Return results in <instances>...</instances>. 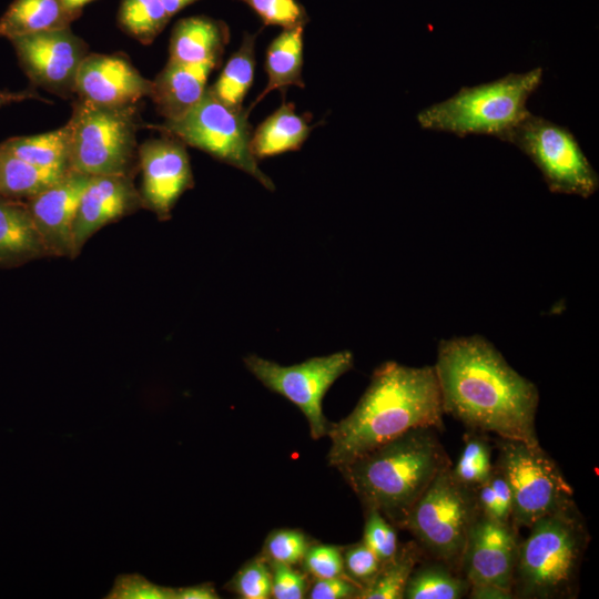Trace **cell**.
<instances>
[{"label":"cell","instance_id":"cell-35","mask_svg":"<svg viewBox=\"0 0 599 599\" xmlns=\"http://www.w3.org/2000/svg\"><path fill=\"white\" fill-rule=\"evenodd\" d=\"M308 541L306 536L294 529H280L272 531L264 545V557L271 562L296 565L303 560Z\"/></svg>","mask_w":599,"mask_h":599},{"label":"cell","instance_id":"cell-11","mask_svg":"<svg viewBox=\"0 0 599 599\" xmlns=\"http://www.w3.org/2000/svg\"><path fill=\"white\" fill-rule=\"evenodd\" d=\"M246 368L271 392L293 403L305 416L314 439L327 435L331 424L323 414L322 400L329 387L354 366L349 351L312 357L282 366L257 355L244 358Z\"/></svg>","mask_w":599,"mask_h":599},{"label":"cell","instance_id":"cell-43","mask_svg":"<svg viewBox=\"0 0 599 599\" xmlns=\"http://www.w3.org/2000/svg\"><path fill=\"white\" fill-rule=\"evenodd\" d=\"M26 100H40V101L48 102L47 99L42 98L33 89H26L22 91L0 90V108L11 104V103L22 102Z\"/></svg>","mask_w":599,"mask_h":599},{"label":"cell","instance_id":"cell-22","mask_svg":"<svg viewBox=\"0 0 599 599\" xmlns=\"http://www.w3.org/2000/svg\"><path fill=\"white\" fill-rule=\"evenodd\" d=\"M79 17L62 0H13L0 17V37L10 40L68 28Z\"/></svg>","mask_w":599,"mask_h":599},{"label":"cell","instance_id":"cell-42","mask_svg":"<svg viewBox=\"0 0 599 599\" xmlns=\"http://www.w3.org/2000/svg\"><path fill=\"white\" fill-rule=\"evenodd\" d=\"M214 587L211 583H201L185 588L175 589L174 599H216Z\"/></svg>","mask_w":599,"mask_h":599},{"label":"cell","instance_id":"cell-29","mask_svg":"<svg viewBox=\"0 0 599 599\" xmlns=\"http://www.w3.org/2000/svg\"><path fill=\"white\" fill-rule=\"evenodd\" d=\"M170 19L160 0H121L118 11L119 27L143 44L152 43Z\"/></svg>","mask_w":599,"mask_h":599},{"label":"cell","instance_id":"cell-38","mask_svg":"<svg viewBox=\"0 0 599 599\" xmlns=\"http://www.w3.org/2000/svg\"><path fill=\"white\" fill-rule=\"evenodd\" d=\"M302 561L305 570L315 578L344 576L343 552L336 546L308 547Z\"/></svg>","mask_w":599,"mask_h":599},{"label":"cell","instance_id":"cell-32","mask_svg":"<svg viewBox=\"0 0 599 599\" xmlns=\"http://www.w3.org/2000/svg\"><path fill=\"white\" fill-rule=\"evenodd\" d=\"M247 4L264 26H278L283 29L304 27L309 22L304 6L297 0H237Z\"/></svg>","mask_w":599,"mask_h":599},{"label":"cell","instance_id":"cell-20","mask_svg":"<svg viewBox=\"0 0 599 599\" xmlns=\"http://www.w3.org/2000/svg\"><path fill=\"white\" fill-rule=\"evenodd\" d=\"M49 255L27 202L0 195V266Z\"/></svg>","mask_w":599,"mask_h":599},{"label":"cell","instance_id":"cell-33","mask_svg":"<svg viewBox=\"0 0 599 599\" xmlns=\"http://www.w3.org/2000/svg\"><path fill=\"white\" fill-rule=\"evenodd\" d=\"M265 557L246 562L230 582V589L243 599H267L272 592L271 567Z\"/></svg>","mask_w":599,"mask_h":599},{"label":"cell","instance_id":"cell-13","mask_svg":"<svg viewBox=\"0 0 599 599\" xmlns=\"http://www.w3.org/2000/svg\"><path fill=\"white\" fill-rule=\"evenodd\" d=\"M142 171L141 202L162 220L169 219L179 197L194 184L185 144L169 135L138 149Z\"/></svg>","mask_w":599,"mask_h":599},{"label":"cell","instance_id":"cell-23","mask_svg":"<svg viewBox=\"0 0 599 599\" xmlns=\"http://www.w3.org/2000/svg\"><path fill=\"white\" fill-rule=\"evenodd\" d=\"M304 27L284 29L266 49L264 70L268 77L266 88L250 105L252 110L267 93L281 90L284 94L288 87L304 88L302 78Z\"/></svg>","mask_w":599,"mask_h":599},{"label":"cell","instance_id":"cell-28","mask_svg":"<svg viewBox=\"0 0 599 599\" xmlns=\"http://www.w3.org/2000/svg\"><path fill=\"white\" fill-rule=\"evenodd\" d=\"M426 556L416 540L399 545L395 556L382 564L373 582L357 599H403L414 568Z\"/></svg>","mask_w":599,"mask_h":599},{"label":"cell","instance_id":"cell-41","mask_svg":"<svg viewBox=\"0 0 599 599\" xmlns=\"http://www.w3.org/2000/svg\"><path fill=\"white\" fill-rule=\"evenodd\" d=\"M467 597L470 599H515L511 590L494 585L469 586Z\"/></svg>","mask_w":599,"mask_h":599},{"label":"cell","instance_id":"cell-45","mask_svg":"<svg viewBox=\"0 0 599 599\" xmlns=\"http://www.w3.org/2000/svg\"><path fill=\"white\" fill-rule=\"evenodd\" d=\"M94 0H62L65 8L81 16L83 8Z\"/></svg>","mask_w":599,"mask_h":599},{"label":"cell","instance_id":"cell-30","mask_svg":"<svg viewBox=\"0 0 599 599\" xmlns=\"http://www.w3.org/2000/svg\"><path fill=\"white\" fill-rule=\"evenodd\" d=\"M487 434L467 429L457 461L450 466L453 476L463 485L475 489L491 474L493 446Z\"/></svg>","mask_w":599,"mask_h":599},{"label":"cell","instance_id":"cell-25","mask_svg":"<svg viewBox=\"0 0 599 599\" xmlns=\"http://www.w3.org/2000/svg\"><path fill=\"white\" fill-rule=\"evenodd\" d=\"M468 590L469 582L460 572L426 556L414 568L403 599H461Z\"/></svg>","mask_w":599,"mask_h":599},{"label":"cell","instance_id":"cell-34","mask_svg":"<svg viewBox=\"0 0 599 599\" xmlns=\"http://www.w3.org/2000/svg\"><path fill=\"white\" fill-rule=\"evenodd\" d=\"M396 529L378 510H366L363 541L382 564L390 560L399 547Z\"/></svg>","mask_w":599,"mask_h":599},{"label":"cell","instance_id":"cell-19","mask_svg":"<svg viewBox=\"0 0 599 599\" xmlns=\"http://www.w3.org/2000/svg\"><path fill=\"white\" fill-rule=\"evenodd\" d=\"M230 41V28L207 16L180 19L170 38V59L175 62L221 64L225 45Z\"/></svg>","mask_w":599,"mask_h":599},{"label":"cell","instance_id":"cell-26","mask_svg":"<svg viewBox=\"0 0 599 599\" xmlns=\"http://www.w3.org/2000/svg\"><path fill=\"white\" fill-rule=\"evenodd\" d=\"M68 171L42 167L21 160L0 145V195L30 199L59 182Z\"/></svg>","mask_w":599,"mask_h":599},{"label":"cell","instance_id":"cell-16","mask_svg":"<svg viewBox=\"0 0 599 599\" xmlns=\"http://www.w3.org/2000/svg\"><path fill=\"white\" fill-rule=\"evenodd\" d=\"M90 175L68 171L55 184L27 200L49 255H73V226Z\"/></svg>","mask_w":599,"mask_h":599},{"label":"cell","instance_id":"cell-8","mask_svg":"<svg viewBox=\"0 0 599 599\" xmlns=\"http://www.w3.org/2000/svg\"><path fill=\"white\" fill-rule=\"evenodd\" d=\"M494 444V466L511 491V526L516 531L576 504L572 487L539 443L498 437Z\"/></svg>","mask_w":599,"mask_h":599},{"label":"cell","instance_id":"cell-27","mask_svg":"<svg viewBox=\"0 0 599 599\" xmlns=\"http://www.w3.org/2000/svg\"><path fill=\"white\" fill-rule=\"evenodd\" d=\"M0 145L31 164L69 171L70 130L68 124L37 135L10 138Z\"/></svg>","mask_w":599,"mask_h":599},{"label":"cell","instance_id":"cell-39","mask_svg":"<svg viewBox=\"0 0 599 599\" xmlns=\"http://www.w3.org/2000/svg\"><path fill=\"white\" fill-rule=\"evenodd\" d=\"M272 592L275 599H302L306 592L305 576L292 566L271 562Z\"/></svg>","mask_w":599,"mask_h":599},{"label":"cell","instance_id":"cell-5","mask_svg":"<svg viewBox=\"0 0 599 599\" xmlns=\"http://www.w3.org/2000/svg\"><path fill=\"white\" fill-rule=\"evenodd\" d=\"M542 68L508 73L490 82L463 87L450 98L433 103L417 114L424 130L465 138L491 135L505 142L530 111L527 101L542 82Z\"/></svg>","mask_w":599,"mask_h":599},{"label":"cell","instance_id":"cell-18","mask_svg":"<svg viewBox=\"0 0 599 599\" xmlns=\"http://www.w3.org/2000/svg\"><path fill=\"white\" fill-rule=\"evenodd\" d=\"M217 67L214 62L189 64L169 60L152 81L150 98L156 111L165 120L186 113L202 99L207 89V78Z\"/></svg>","mask_w":599,"mask_h":599},{"label":"cell","instance_id":"cell-1","mask_svg":"<svg viewBox=\"0 0 599 599\" xmlns=\"http://www.w3.org/2000/svg\"><path fill=\"white\" fill-rule=\"evenodd\" d=\"M445 415L467 429L538 444L536 385L479 335L441 339L434 365Z\"/></svg>","mask_w":599,"mask_h":599},{"label":"cell","instance_id":"cell-7","mask_svg":"<svg viewBox=\"0 0 599 599\" xmlns=\"http://www.w3.org/2000/svg\"><path fill=\"white\" fill-rule=\"evenodd\" d=\"M478 515L475 489L460 484L447 467L410 508L402 529L428 557L460 572L467 536Z\"/></svg>","mask_w":599,"mask_h":599},{"label":"cell","instance_id":"cell-24","mask_svg":"<svg viewBox=\"0 0 599 599\" xmlns=\"http://www.w3.org/2000/svg\"><path fill=\"white\" fill-rule=\"evenodd\" d=\"M257 33L244 32L242 43L223 67L219 78L207 91L224 105L243 109V101L250 91L255 73V42Z\"/></svg>","mask_w":599,"mask_h":599},{"label":"cell","instance_id":"cell-37","mask_svg":"<svg viewBox=\"0 0 599 599\" xmlns=\"http://www.w3.org/2000/svg\"><path fill=\"white\" fill-rule=\"evenodd\" d=\"M175 589L161 587L140 575H122L106 598L112 599H174Z\"/></svg>","mask_w":599,"mask_h":599},{"label":"cell","instance_id":"cell-12","mask_svg":"<svg viewBox=\"0 0 599 599\" xmlns=\"http://www.w3.org/2000/svg\"><path fill=\"white\" fill-rule=\"evenodd\" d=\"M30 81L44 90L69 98L74 93L79 67L88 45L70 27L9 40Z\"/></svg>","mask_w":599,"mask_h":599},{"label":"cell","instance_id":"cell-2","mask_svg":"<svg viewBox=\"0 0 599 599\" xmlns=\"http://www.w3.org/2000/svg\"><path fill=\"white\" fill-rule=\"evenodd\" d=\"M444 415L434 365L385 362L374 370L354 409L331 424L328 465L338 469L414 428L433 427L441 433Z\"/></svg>","mask_w":599,"mask_h":599},{"label":"cell","instance_id":"cell-4","mask_svg":"<svg viewBox=\"0 0 599 599\" xmlns=\"http://www.w3.org/2000/svg\"><path fill=\"white\" fill-rule=\"evenodd\" d=\"M519 540L512 575L515 599H573L590 535L577 504L546 515Z\"/></svg>","mask_w":599,"mask_h":599},{"label":"cell","instance_id":"cell-14","mask_svg":"<svg viewBox=\"0 0 599 599\" xmlns=\"http://www.w3.org/2000/svg\"><path fill=\"white\" fill-rule=\"evenodd\" d=\"M518 531L479 512L464 547L460 572L473 585H494L511 590ZM512 592V591H511Z\"/></svg>","mask_w":599,"mask_h":599},{"label":"cell","instance_id":"cell-40","mask_svg":"<svg viewBox=\"0 0 599 599\" xmlns=\"http://www.w3.org/2000/svg\"><path fill=\"white\" fill-rule=\"evenodd\" d=\"M362 589L345 576L317 578L308 597L311 599H357Z\"/></svg>","mask_w":599,"mask_h":599},{"label":"cell","instance_id":"cell-3","mask_svg":"<svg viewBox=\"0 0 599 599\" xmlns=\"http://www.w3.org/2000/svg\"><path fill=\"white\" fill-rule=\"evenodd\" d=\"M437 429L419 427L374 448L338 470L365 510L402 529L410 508L450 460Z\"/></svg>","mask_w":599,"mask_h":599},{"label":"cell","instance_id":"cell-17","mask_svg":"<svg viewBox=\"0 0 599 599\" xmlns=\"http://www.w3.org/2000/svg\"><path fill=\"white\" fill-rule=\"evenodd\" d=\"M141 197L129 175H95L84 190L73 226V255L101 227L132 211Z\"/></svg>","mask_w":599,"mask_h":599},{"label":"cell","instance_id":"cell-15","mask_svg":"<svg viewBox=\"0 0 599 599\" xmlns=\"http://www.w3.org/2000/svg\"><path fill=\"white\" fill-rule=\"evenodd\" d=\"M152 81L120 54L88 53L82 60L74 85L80 99L102 105L136 104L150 97Z\"/></svg>","mask_w":599,"mask_h":599},{"label":"cell","instance_id":"cell-9","mask_svg":"<svg viewBox=\"0 0 599 599\" xmlns=\"http://www.w3.org/2000/svg\"><path fill=\"white\" fill-rule=\"evenodd\" d=\"M250 112L248 108L234 110L224 105L206 89L202 99L186 113L154 128L242 170L274 191L273 181L258 167L251 150Z\"/></svg>","mask_w":599,"mask_h":599},{"label":"cell","instance_id":"cell-44","mask_svg":"<svg viewBox=\"0 0 599 599\" xmlns=\"http://www.w3.org/2000/svg\"><path fill=\"white\" fill-rule=\"evenodd\" d=\"M170 17L199 0H160Z\"/></svg>","mask_w":599,"mask_h":599},{"label":"cell","instance_id":"cell-31","mask_svg":"<svg viewBox=\"0 0 599 599\" xmlns=\"http://www.w3.org/2000/svg\"><path fill=\"white\" fill-rule=\"evenodd\" d=\"M480 514L511 524V491L502 474L494 466L490 476L475 488Z\"/></svg>","mask_w":599,"mask_h":599},{"label":"cell","instance_id":"cell-36","mask_svg":"<svg viewBox=\"0 0 599 599\" xmlns=\"http://www.w3.org/2000/svg\"><path fill=\"white\" fill-rule=\"evenodd\" d=\"M342 552L344 576L362 590L367 588L382 566L377 556L363 540L348 546Z\"/></svg>","mask_w":599,"mask_h":599},{"label":"cell","instance_id":"cell-10","mask_svg":"<svg viewBox=\"0 0 599 599\" xmlns=\"http://www.w3.org/2000/svg\"><path fill=\"white\" fill-rule=\"evenodd\" d=\"M540 171L552 193L588 199L599 189V175L569 128L529 113L506 138Z\"/></svg>","mask_w":599,"mask_h":599},{"label":"cell","instance_id":"cell-21","mask_svg":"<svg viewBox=\"0 0 599 599\" xmlns=\"http://www.w3.org/2000/svg\"><path fill=\"white\" fill-rule=\"evenodd\" d=\"M312 114H298L292 102H283L252 133L251 150L256 160L297 151L308 139Z\"/></svg>","mask_w":599,"mask_h":599},{"label":"cell","instance_id":"cell-6","mask_svg":"<svg viewBox=\"0 0 599 599\" xmlns=\"http://www.w3.org/2000/svg\"><path fill=\"white\" fill-rule=\"evenodd\" d=\"M69 171L95 175H129L136 146V104L102 105L79 99L68 121Z\"/></svg>","mask_w":599,"mask_h":599}]
</instances>
